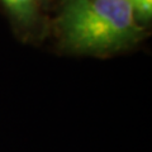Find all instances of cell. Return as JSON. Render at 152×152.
Wrapping results in <instances>:
<instances>
[{"instance_id": "4", "label": "cell", "mask_w": 152, "mask_h": 152, "mask_svg": "<svg viewBox=\"0 0 152 152\" xmlns=\"http://www.w3.org/2000/svg\"><path fill=\"white\" fill-rule=\"evenodd\" d=\"M42 1H45V0H42Z\"/></svg>"}, {"instance_id": "2", "label": "cell", "mask_w": 152, "mask_h": 152, "mask_svg": "<svg viewBox=\"0 0 152 152\" xmlns=\"http://www.w3.org/2000/svg\"><path fill=\"white\" fill-rule=\"evenodd\" d=\"M39 1L41 0H1L7 10L23 24H28L34 20Z\"/></svg>"}, {"instance_id": "1", "label": "cell", "mask_w": 152, "mask_h": 152, "mask_svg": "<svg viewBox=\"0 0 152 152\" xmlns=\"http://www.w3.org/2000/svg\"><path fill=\"white\" fill-rule=\"evenodd\" d=\"M58 29L66 46L88 53L124 48L142 33L128 0H66Z\"/></svg>"}, {"instance_id": "3", "label": "cell", "mask_w": 152, "mask_h": 152, "mask_svg": "<svg viewBox=\"0 0 152 152\" xmlns=\"http://www.w3.org/2000/svg\"><path fill=\"white\" fill-rule=\"evenodd\" d=\"M128 3L140 23H147L152 19V0H128Z\"/></svg>"}]
</instances>
